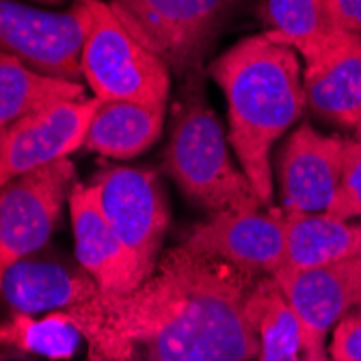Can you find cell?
<instances>
[{
	"label": "cell",
	"mask_w": 361,
	"mask_h": 361,
	"mask_svg": "<svg viewBox=\"0 0 361 361\" xmlns=\"http://www.w3.org/2000/svg\"><path fill=\"white\" fill-rule=\"evenodd\" d=\"M257 279L178 245L137 290L61 314L100 361H123L137 346L147 361H249L259 348L249 314Z\"/></svg>",
	"instance_id": "obj_1"
},
{
	"label": "cell",
	"mask_w": 361,
	"mask_h": 361,
	"mask_svg": "<svg viewBox=\"0 0 361 361\" xmlns=\"http://www.w3.org/2000/svg\"><path fill=\"white\" fill-rule=\"evenodd\" d=\"M210 76L225 93L229 143L240 169L269 208L271 149L307 106L299 54L264 32L223 52L210 65Z\"/></svg>",
	"instance_id": "obj_2"
},
{
	"label": "cell",
	"mask_w": 361,
	"mask_h": 361,
	"mask_svg": "<svg viewBox=\"0 0 361 361\" xmlns=\"http://www.w3.org/2000/svg\"><path fill=\"white\" fill-rule=\"evenodd\" d=\"M165 165L182 192L210 212L267 208L245 171L229 158L221 123L204 97L202 72L184 78Z\"/></svg>",
	"instance_id": "obj_3"
},
{
	"label": "cell",
	"mask_w": 361,
	"mask_h": 361,
	"mask_svg": "<svg viewBox=\"0 0 361 361\" xmlns=\"http://www.w3.org/2000/svg\"><path fill=\"white\" fill-rule=\"evenodd\" d=\"M87 11L82 78L97 100L167 109L171 70L104 0H80Z\"/></svg>",
	"instance_id": "obj_4"
},
{
	"label": "cell",
	"mask_w": 361,
	"mask_h": 361,
	"mask_svg": "<svg viewBox=\"0 0 361 361\" xmlns=\"http://www.w3.org/2000/svg\"><path fill=\"white\" fill-rule=\"evenodd\" d=\"M234 0H113L111 7L178 78L202 72Z\"/></svg>",
	"instance_id": "obj_5"
},
{
	"label": "cell",
	"mask_w": 361,
	"mask_h": 361,
	"mask_svg": "<svg viewBox=\"0 0 361 361\" xmlns=\"http://www.w3.org/2000/svg\"><path fill=\"white\" fill-rule=\"evenodd\" d=\"M76 184L68 158L0 186V283L11 264L46 247Z\"/></svg>",
	"instance_id": "obj_6"
},
{
	"label": "cell",
	"mask_w": 361,
	"mask_h": 361,
	"mask_svg": "<svg viewBox=\"0 0 361 361\" xmlns=\"http://www.w3.org/2000/svg\"><path fill=\"white\" fill-rule=\"evenodd\" d=\"M87 11L80 0L68 11H46L0 0V50L46 76L82 78Z\"/></svg>",
	"instance_id": "obj_7"
},
{
	"label": "cell",
	"mask_w": 361,
	"mask_h": 361,
	"mask_svg": "<svg viewBox=\"0 0 361 361\" xmlns=\"http://www.w3.org/2000/svg\"><path fill=\"white\" fill-rule=\"evenodd\" d=\"M273 279L299 320L301 359L331 361L326 334L361 303V255L312 269H281Z\"/></svg>",
	"instance_id": "obj_8"
},
{
	"label": "cell",
	"mask_w": 361,
	"mask_h": 361,
	"mask_svg": "<svg viewBox=\"0 0 361 361\" xmlns=\"http://www.w3.org/2000/svg\"><path fill=\"white\" fill-rule=\"evenodd\" d=\"M184 251L221 259L253 277H273L286 257L283 208L223 210L197 223L184 236Z\"/></svg>",
	"instance_id": "obj_9"
},
{
	"label": "cell",
	"mask_w": 361,
	"mask_h": 361,
	"mask_svg": "<svg viewBox=\"0 0 361 361\" xmlns=\"http://www.w3.org/2000/svg\"><path fill=\"white\" fill-rule=\"evenodd\" d=\"M93 188L113 232L149 277L169 225V208L156 173L113 167L93 180Z\"/></svg>",
	"instance_id": "obj_10"
},
{
	"label": "cell",
	"mask_w": 361,
	"mask_h": 361,
	"mask_svg": "<svg viewBox=\"0 0 361 361\" xmlns=\"http://www.w3.org/2000/svg\"><path fill=\"white\" fill-rule=\"evenodd\" d=\"M100 106L97 97L59 102L30 113L3 130L0 156V186L9 180L68 160L85 145L93 113Z\"/></svg>",
	"instance_id": "obj_11"
},
{
	"label": "cell",
	"mask_w": 361,
	"mask_h": 361,
	"mask_svg": "<svg viewBox=\"0 0 361 361\" xmlns=\"http://www.w3.org/2000/svg\"><path fill=\"white\" fill-rule=\"evenodd\" d=\"M346 139L329 137L303 123L279 156V184L286 212H329L342 184Z\"/></svg>",
	"instance_id": "obj_12"
},
{
	"label": "cell",
	"mask_w": 361,
	"mask_h": 361,
	"mask_svg": "<svg viewBox=\"0 0 361 361\" xmlns=\"http://www.w3.org/2000/svg\"><path fill=\"white\" fill-rule=\"evenodd\" d=\"M68 204L78 264L97 283L100 294L119 297L137 290L147 275L113 232L97 204L93 184H76Z\"/></svg>",
	"instance_id": "obj_13"
},
{
	"label": "cell",
	"mask_w": 361,
	"mask_h": 361,
	"mask_svg": "<svg viewBox=\"0 0 361 361\" xmlns=\"http://www.w3.org/2000/svg\"><path fill=\"white\" fill-rule=\"evenodd\" d=\"M303 87L316 117L353 130L361 115V32L342 30L307 61Z\"/></svg>",
	"instance_id": "obj_14"
},
{
	"label": "cell",
	"mask_w": 361,
	"mask_h": 361,
	"mask_svg": "<svg viewBox=\"0 0 361 361\" xmlns=\"http://www.w3.org/2000/svg\"><path fill=\"white\" fill-rule=\"evenodd\" d=\"M95 297L100 288L85 271L32 255L11 264L0 283V299L22 316L65 312Z\"/></svg>",
	"instance_id": "obj_15"
},
{
	"label": "cell",
	"mask_w": 361,
	"mask_h": 361,
	"mask_svg": "<svg viewBox=\"0 0 361 361\" xmlns=\"http://www.w3.org/2000/svg\"><path fill=\"white\" fill-rule=\"evenodd\" d=\"M286 271L334 264L361 255V221L329 212H286ZM279 269V271H281Z\"/></svg>",
	"instance_id": "obj_16"
},
{
	"label": "cell",
	"mask_w": 361,
	"mask_h": 361,
	"mask_svg": "<svg viewBox=\"0 0 361 361\" xmlns=\"http://www.w3.org/2000/svg\"><path fill=\"white\" fill-rule=\"evenodd\" d=\"M165 113L167 109L137 102L100 100L82 147L117 160L135 158L160 139Z\"/></svg>",
	"instance_id": "obj_17"
},
{
	"label": "cell",
	"mask_w": 361,
	"mask_h": 361,
	"mask_svg": "<svg viewBox=\"0 0 361 361\" xmlns=\"http://www.w3.org/2000/svg\"><path fill=\"white\" fill-rule=\"evenodd\" d=\"M82 97V82L39 74L20 59L0 50V130H7L46 106Z\"/></svg>",
	"instance_id": "obj_18"
},
{
	"label": "cell",
	"mask_w": 361,
	"mask_h": 361,
	"mask_svg": "<svg viewBox=\"0 0 361 361\" xmlns=\"http://www.w3.org/2000/svg\"><path fill=\"white\" fill-rule=\"evenodd\" d=\"M267 35L290 46L305 63L318 56L342 30L336 24L324 0H264Z\"/></svg>",
	"instance_id": "obj_19"
},
{
	"label": "cell",
	"mask_w": 361,
	"mask_h": 361,
	"mask_svg": "<svg viewBox=\"0 0 361 361\" xmlns=\"http://www.w3.org/2000/svg\"><path fill=\"white\" fill-rule=\"evenodd\" d=\"M249 314L259 340L257 361H303L299 320L273 277H259L253 286Z\"/></svg>",
	"instance_id": "obj_20"
},
{
	"label": "cell",
	"mask_w": 361,
	"mask_h": 361,
	"mask_svg": "<svg viewBox=\"0 0 361 361\" xmlns=\"http://www.w3.org/2000/svg\"><path fill=\"white\" fill-rule=\"evenodd\" d=\"M80 331L61 312H52L42 320L18 314L13 322L0 329V344H11L26 353L54 359H68L76 353Z\"/></svg>",
	"instance_id": "obj_21"
},
{
	"label": "cell",
	"mask_w": 361,
	"mask_h": 361,
	"mask_svg": "<svg viewBox=\"0 0 361 361\" xmlns=\"http://www.w3.org/2000/svg\"><path fill=\"white\" fill-rule=\"evenodd\" d=\"M329 214L338 219H361V141H346L344 176Z\"/></svg>",
	"instance_id": "obj_22"
},
{
	"label": "cell",
	"mask_w": 361,
	"mask_h": 361,
	"mask_svg": "<svg viewBox=\"0 0 361 361\" xmlns=\"http://www.w3.org/2000/svg\"><path fill=\"white\" fill-rule=\"evenodd\" d=\"M329 355L331 361H361V303L336 324Z\"/></svg>",
	"instance_id": "obj_23"
},
{
	"label": "cell",
	"mask_w": 361,
	"mask_h": 361,
	"mask_svg": "<svg viewBox=\"0 0 361 361\" xmlns=\"http://www.w3.org/2000/svg\"><path fill=\"white\" fill-rule=\"evenodd\" d=\"M338 26L361 32V0H324Z\"/></svg>",
	"instance_id": "obj_24"
},
{
	"label": "cell",
	"mask_w": 361,
	"mask_h": 361,
	"mask_svg": "<svg viewBox=\"0 0 361 361\" xmlns=\"http://www.w3.org/2000/svg\"><path fill=\"white\" fill-rule=\"evenodd\" d=\"M353 130H355V141H361V115H359V119H357Z\"/></svg>",
	"instance_id": "obj_25"
},
{
	"label": "cell",
	"mask_w": 361,
	"mask_h": 361,
	"mask_svg": "<svg viewBox=\"0 0 361 361\" xmlns=\"http://www.w3.org/2000/svg\"><path fill=\"white\" fill-rule=\"evenodd\" d=\"M0 156H3V130H0Z\"/></svg>",
	"instance_id": "obj_26"
},
{
	"label": "cell",
	"mask_w": 361,
	"mask_h": 361,
	"mask_svg": "<svg viewBox=\"0 0 361 361\" xmlns=\"http://www.w3.org/2000/svg\"><path fill=\"white\" fill-rule=\"evenodd\" d=\"M42 3H54L56 5V3H63V0H42Z\"/></svg>",
	"instance_id": "obj_27"
}]
</instances>
